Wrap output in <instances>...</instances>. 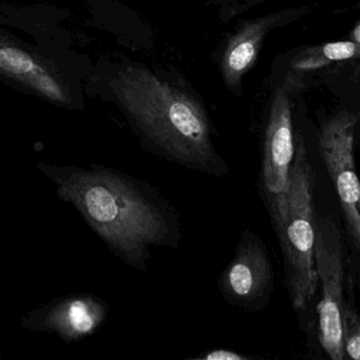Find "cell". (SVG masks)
Segmentation results:
<instances>
[{
    "label": "cell",
    "instance_id": "cell-16",
    "mask_svg": "<svg viewBox=\"0 0 360 360\" xmlns=\"http://www.w3.org/2000/svg\"><path fill=\"white\" fill-rule=\"evenodd\" d=\"M3 358V352H1V349H0V359Z\"/></svg>",
    "mask_w": 360,
    "mask_h": 360
},
{
    "label": "cell",
    "instance_id": "cell-6",
    "mask_svg": "<svg viewBox=\"0 0 360 360\" xmlns=\"http://www.w3.org/2000/svg\"><path fill=\"white\" fill-rule=\"evenodd\" d=\"M314 260L321 299L317 307L318 337L326 355L333 360L345 359L341 311L345 297V261L342 235L328 214L316 217Z\"/></svg>",
    "mask_w": 360,
    "mask_h": 360
},
{
    "label": "cell",
    "instance_id": "cell-3",
    "mask_svg": "<svg viewBox=\"0 0 360 360\" xmlns=\"http://www.w3.org/2000/svg\"><path fill=\"white\" fill-rule=\"evenodd\" d=\"M314 187L315 172L304 139L298 131L295 136V157L290 172L288 210L284 222L276 231L285 261L290 303L296 311L307 309L317 292Z\"/></svg>",
    "mask_w": 360,
    "mask_h": 360
},
{
    "label": "cell",
    "instance_id": "cell-4",
    "mask_svg": "<svg viewBox=\"0 0 360 360\" xmlns=\"http://www.w3.org/2000/svg\"><path fill=\"white\" fill-rule=\"evenodd\" d=\"M295 92L294 85L286 77L276 85L265 124L261 191L275 231L284 222L288 210L290 172L295 157Z\"/></svg>",
    "mask_w": 360,
    "mask_h": 360
},
{
    "label": "cell",
    "instance_id": "cell-10",
    "mask_svg": "<svg viewBox=\"0 0 360 360\" xmlns=\"http://www.w3.org/2000/svg\"><path fill=\"white\" fill-rule=\"evenodd\" d=\"M109 307L89 292H75L52 299L28 311L20 320L22 328L60 337L66 345L96 334L108 317Z\"/></svg>",
    "mask_w": 360,
    "mask_h": 360
},
{
    "label": "cell",
    "instance_id": "cell-15",
    "mask_svg": "<svg viewBox=\"0 0 360 360\" xmlns=\"http://www.w3.org/2000/svg\"><path fill=\"white\" fill-rule=\"evenodd\" d=\"M351 41H353L354 43L359 44L360 45V25L359 22H356L355 27H354L353 30H352V37Z\"/></svg>",
    "mask_w": 360,
    "mask_h": 360
},
{
    "label": "cell",
    "instance_id": "cell-12",
    "mask_svg": "<svg viewBox=\"0 0 360 360\" xmlns=\"http://www.w3.org/2000/svg\"><path fill=\"white\" fill-rule=\"evenodd\" d=\"M269 1L275 0H206V4L210 7L217 8L219 20L222 24H229L239 16Z\"/></svg>",
    "mask_w": 360,
    "mask_h": 360
},
{
    "label": "cell",
    "instance_id": "cell-2",
    "mask_svg": "<svg viewBox=\"0 0 360 360\" xmlns=\"http://www.w3.org/2000/svg\"><path fill=\"white\" fill-rule=\"evenodd\" d=\"M106 88L149 150L208 176L229 174L205 103L180 73L123 60L109 69Z\"/></svg>",
    "mask_w": 360,
    "mask_h": 360
},
{
    "label": "cell",
    "instance_id": "cell-7",
    "mask_svg": "<svg viewBox=\"0 0 360 360\" xmlns=\"http://www.w3.org/2000/svg\"><path fill=\"white\" fill-rule=\"evenodd\" d=\"M358 121L357 113L343 109L328 117L318 132L320 157L336 189L345 226L356 250L360 246V187L354 159Z\"/></svg>",
    "mask_w": 360,
    "mask_h": 360
},
{
    "label": "cell",
    "instance_id": "cell-13",
    "mask_svg": "<svg viewBox=\"0 0 360 360\" xmlns=\"http://www.w3.org/2000/svg\"><path fill=\"white\" fill-rule=\"evenodd\" d=\"M320 53L328 62H343L359 58V44L347 41H330L319 47Z\"/></svg>",
    "mask_w": 360,
    "mask_h": 360
},
{
    "label": "cell",
    "instance_id": "cell-14",
    "mask_svg": "<svg viewBox=\"0 0 360 360\" xmlns=\"http://www.w3.org/2000/svg\"><path fill=\"white\" fill-rule=\"evenodd\" d=\"M199 359L203 360H246L248 356L238 354L237 352L229 351V349H212L207 352L205 355L199 357Z\"/></svg>",
    "mask_w": 360,
    "mask_h": 360
},
{
    "label": "cell",
    "instance_id": "cell-5",
    "mask_svg": "<svg viewBox=\"0 0 360 360\" xmlns=\"http://www.w3.org/2000/svg\"><path fill=\"white\" fill-rule=\"evenodd\" d=\"M0 82L67 110H84L79 86L53 60L0 31Z\"/></svg>",
    "mask_w": 360,
    "mask_h": 360
},
{
    "label": "cell",
    "instance_id": "cell-9",
    "mask_svg": "<svg viewBox=\"0 0 360 360\" xmlns=\"http://www.w3.org/2000/svg\"><path fill=\"white\" fill-rule=\"evenodd\" d=\"M219 284L223 296L236 307L259 309L269 302L274 288L273 266L258 235L244 231Z\"/></svg>",
    "mask_w": 360,
    "mask_h": 360
},
{
    "label": "cell",
    "instance_id": "cell-8",
    "mask_svg": "<svg viewBox=\"0 0 360 360\" xmlns=\"http://www.w3.org/2000/svg\"><path fill=\"white\" fill-rule=\"evenodd\" d=\"M311 11L309 6L288 8L240 22L226 39L219 60L225 88L233 96H242L244 77L256 65L267 37L276 29L302 20Z\"/></svg>",
    "mask_w": 360,
    "mask_h": 360
},
{
    "label": "cell",
    "instance_id": "cell-1",
    "mask_svg": "<svg viewBox=\"0 0 360 360\" xmlns=\"http://www.w3.org/2000/svg\"><path fill=\"white\" fill-rule=\"evenodd\" d=\"M88 226L126 265L146 271L153 248H176L181 225L174 208L153 187L115 168H89L37 162Z\"/></svg>",
    "mask_w": 360,
    "mask_h": 360
},
{
    "label": "cell",
    "instance_id": "cell-11",
    "mask_svg": "<svg viewBox=\"0 0 360 360\" xmlns=\"http://www.w3.org/2000/svg\"><path fill=\"white\" fill-rule=\"evenodd\" d=\"M341 333L345 355L353 360L360 358V321L351 303H343L341 311Z\"/></svg>",
    "mask_w": 360,
    "mask_h": 360
}]
</instances>
